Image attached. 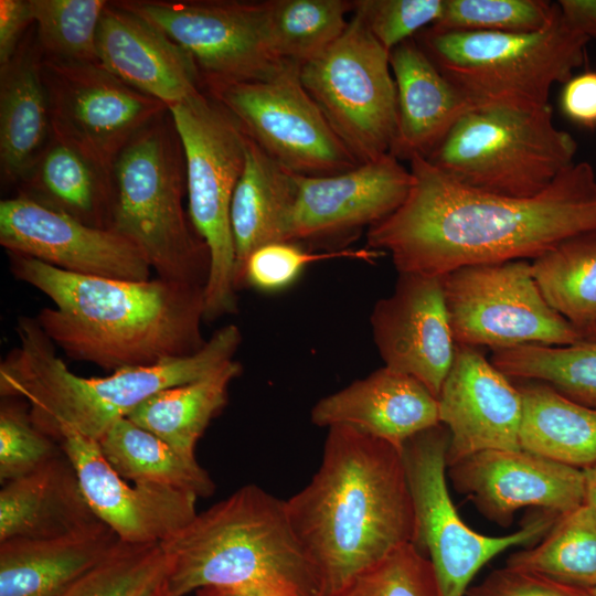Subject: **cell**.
I'll return each mask as SVG.
<instances>
[{
	"mask_svg": "<svg viewBox=\"0 0 596 596\" xmlns=\"http://www.w3.org/2000/svg\"><path fill=\"white\" fill-rule=\"evenodd\" d=\"M409 171L402 205L366 235L368 248L389 253L398 273L444 276L470 265L533 260L596 231V174L586 161L530 198L464 187L419 156L409 160Z\"/></svg>",
	"mask_w": 596,
	"mask_h": 596,
	"instance_id": "obj_1",
	"label": "cell"
},
{
	"mask_svg": "<svg viewBox=\"0 0 596 596\" xmlns=\"http://www.w3.org/2000/svg\"><path fill=\"white\" fill-rule=\"evenodd\" d=\"M10 259L18 279L52 300L35 320L74 360L115 372L188 356L207 341L203 286L79 275L13 253Z\"/></svg>",
	"mask_w": 596,
	"mask_h": 596,
	"instance_id": "obj_2",
	"label": "cell"
},
{
	"mask_svg": "<svg viewBox=\"0 0 596 596\" xmlns=\"http://www.w3.org/2000/svg\"><path fill=\"white\" fill-rule=\"evenodd\" d=\"M285 507L322 596L415 541L402 449L349 426L328 428L317 472Z\"/></svg>",
	"mask_w": 596,
	"mask_h": 596,
	"instance_id": "obj_3",
	"label": "cell"
},
{
	"mask_svg": "<svg viewBox=\"0 0 596 596\" xmlns=\"http://www.w3.org/2000/svg\"><path fill=\"white\" fill-rule=\"evenodd\" d=\"M17 332L19 345L0 365L1 396L25 401L34 425L55 440L65 428L98 441L153 394L201 380L234 360L242 342L238 327L227 324L191 355L83 377L55 354L35 319L21 318Z\"/></svg>",
	"mask_w": 596,
	"mask_h": 596,
	"instance_id": "obj_4",
	"label": "cell"
},
{
	"mask_svg": "<svg viewBox=\"0 0 596 596\" xmlns=\"http://www.w3.org/2000/svg\"><path fill=\"white\" fill-rule=\"evenodd\" d=\"M160 546L169 558L167 596H189L205 587L322 596L285 501L253 483L196 513Z\"/></svg>",
	"mask_w": 596,
	"mask_h": 596,
	"instance_id": "obj_5",
	"label": "cell"
},
{
	"mask_svg": "<svg viewBox=\"0 0 596 596\" xmlns=\"http://www.w3.org/2000/svg\"><path fill=\"white\" fill-rule=\"evenodd\" d=\"M111 174L110 228L143 253L158 277L205 287L210 252L183 209L184 155L169 109L126 145Z\"/></svg>",
	"mask_w": 596,
	"mask_h": 596,
	"instance_id": "obj_6",
	"label": "cell"
},
{
	"mask_svg": "<svg viewBox=\"0 0 596 596\" xmlns=\"http://www.w3.org/2000/svg\"><path fill=\"white\" fill-rule=\"evenodd\" d=\"M415 40L472 108H541L551 87L586 61L588 39L572 30L558 6L553 21L529 33L419 32Z\"/></svg>",
	"mask_w": 596,
	"mask_h": 596,
	"instance_id": "obj_7",
	"label": "cell"
},
{
	"mask_svg": "<svg viewBox=\"0 0 596 596\" xmlns=\"http://www.w3.org/2000/svg\"><path fill=\"white\" fill-rule=\"evenodd\" d=\"M575 138L541 108H472L426 157L455 182L482 192L530 198L574 163Z\"/></svg>",
	"mask_w": 596,
	"mask_h": 596,
	"instance_id": "obj_8",
	"label": "cell"
},
{
	"mask_svg": "<svg viewBox=\"0 0 596 596\" xmlns=\"http://www.w3.org/2000/svg\"><path fill=\"white\" fill-rule=\"evenodd\" d=\"M185 162L188 214L210 252L204 321L235 312V249L231 204L245 163V134L209 94L169 107Z\"/></svg>",
	"mask_w": 596,
	"mask_h": 596,
	"instance_id": "obj_9",
	"label": "cell"
},
{
	"mask_svg": "<svg viewBox=\"0 0 596 596\" xmlns=\"http://www.w3.org/2000/svg\"><path fill=\"white\" fill-rule=\"evenodd\" d=\"M300 79L359 164L391 152L397 97L390 52L358 12L337 42L300 66Z\"/></svg>",
	"mask_w": 596,
	"mask_h": 596,
	"instance_id": "obj_10",
	"label": "cell"
},
{
	"mask_svg": "<svg viewBox=\"0 0 596 596\" xmlns=\"http://www.w3.org/2000/svg\"><path fill=\"white\" fill-rule=\"evenodd\" d=\"M449 439L448 429L439 423L409 438L402 454L415 513L413 544L430 561L441 596H466L485 564L511 546L544 536L560 515L543 511L503 536L483 535L469 528L448 492Z\"/></svg>",
	"mask_w": 596,
	"mask_h": 596,
	"instance_id": "obj_11",
	"label": "cell"
},
{
	"mask_svg": "<svg viewBox=\"0 0 596 596\" xmlns=\"http://www.w3.org/2000/svg\"><path fill=\"white\" fill-rule=\"evenodd\" d=\"M443 286L457 345L497 351L584 340L545 300L530 260L460 267L443 276Z\"/></svg>",
	"mask_w": 596,
	"mask_h": 596,
	"instance_id": "obj_12",
	"label": "cell"
},
{
	"mask_svg": "<svg viewBox=\"0 0 596 596\" xmlns=\"http://www.w3.org/2000/svg\"><path fill=\"white\" fill-rule=\"evenodd\" d=\"M268 156L300 175H329L359 163L332 130L290 62L264 79L205 86Z\"/></svg>",
	"mask_w": 596,
	"mask_h": 596,
	"instance_id": "obj_13",
	"label": "cell"
},
{
	"mask_svg": "<svg viewBox=\"0 0 596 596\" xmlns=\"http://www.w3.org/2000/svg\"><path fill=\"white\" fill-rule=\"evenodd\" d=\"M185 50L204 86L264 79L284 63L265 31L263 2L121 0Z\"/></svg>",
	"mask_w": 596,
	"mask_h": 596,
	"instance_id": "obj_14",
	"label": "cell"
},
{
	"mask_svg": "<svg viewBox=\"0 0 596 596\" xmlns=\"http://www.w3.org/2000/svg\"><path fill=\"white\" fill-rule=\"evenodd\" d=\"M53 137L108 173L126 145L168 106L98 64L41 58Z\"/></svg>",
	"mask_w": 596,
	"mask_h": 596,
	"instance_id": "obj_15",
	"label": "cell"
},
{
	"mask_svg": "<svg viewBox=\"0 0 596 596\" xmlns=\"http://www.w3.org/2000/svg\"><path fill=\"white\" fill-rule=\"evenodd\" d=\"M0 244L62 270L124 280L150 279L143 253L113 228L95 227L20 194L0 202Z\"/></svg>",
	"mask_w": 596,
	"mask_h": 596,
	"instance_id": "obj_16",
	"label": "cell"
},
{
	"mask_svg": "<svg viewBox=\"0 0 596 596\" xmlns=\"http://www.w3.org/2000/svg\"><path fill=\"white\" fill-rule=\"evenodd\" d=\"M370 322L384 366L418 380L438 397L456 352L443 276L398 273Z\"/></svg>",
	"mask_w": 596,
	"mask_h": 596,
	"instance_id": "obj_17",
	"label": "cell"
},
{
	"mask_svg": "<svg viewBox=\"0 0 596 596\" xmlns=\"http://www.w3.org/2000/svg\"><path fill=\"white\" fill-rule=\"evenodd\" d=\"M290 242L330 243L369 228L406 199L412 174L391 153L329 175L297 174Z\"/></svg>",
	"mask_w": 596,
	"mask_h": 596,
	"instance_id": "obj_18",
	"label": "cell"
},
{
	"mask_svg": "<svg viewBox=\"0 0 596 596\" xmlns=\"http://www.w3.org/2000/svg\"><path fill=\"white\" fill-rule=\"evenodd\" d=\"M447 472L454 489L501 526L524 507L561 515L585 502L582 469L523 449L480 451L448 466Z\"/></svg>",
	"mask_w": 596,
	"mask_h": 596,
	"instance_id": "obj_19",
	"label": "cell"
},
{
	"mask_svg": "<svg viewBox=\"0 0 596 596\" xmlns=\"http://www.w3.org/2000/svg\"><path fill=\"white\" fill-rule=\"evenodd\" d=\"M56 441L71 460L95 515L120 541L161 544L196 515L198 498L192 493L147 483L129 485L107 462L98 441L65 428Z\"/></svg>",
	"mask_w": 596,
	"mask_h": 596,
	"instance_id": "obj_20",
	"label": "cell"
},
{
	"mask_svg": "<svg viewBox=\"0 0 596 596\" xmlns=\"http://www.w3.org/2000/svg\"><path fill=\"white\" fill-rule=\"evenodd\" d=\"M437 401L439 423L450 435L447 467L485 450L521 449V394L477 348L456 344Z\"/></svg>",
	"mask_w": 596,
	"mask_h": 596,
	"instance_id": "obj_21",
	"label": "cell"
},
{
	"mask_svg": "<svg viewBox=\"0 0 596 596\" xmlns=\"http://www.w3.org/2000/svg\"><path fill=\"white\" fill-rule=\"evenodd\" d=\"M97 43L104 68L168 108L202 92L200 72L189 53L115 1L105 9Z\"/></svg>",
	"mask_w": 596,
	"mask_h": 596,
	"instance_id": "obj_22",
	"label": "cell"
},
{
	"mask_svg": "<svg viewBox=\"0 0 596 596\" xmlns=\"http://www.w3.org/2000/svg\"><path fill=\"white\" fill-rule=\"evenodd\" d=\"M311 422L349 426L398 448L439 424L438 401L418 380L383 366L318 401Z\"/></svg>",
	"mask_w": 596,
	"mask_h": 596,
	"instance_id": "obj_23",
	"label": "cell"
},
{
	"mask_svg": "<svg viewBox=\"0 0 596 596\" xmlns=\"http://www.w3.org/2000/svg\"><path fill=\"white\" fill-rule=\"evenodd\" d=\"M396 86V159L428 157L472 107L439 72L415 38L390 52Z\"/></svg>",
	"mask_w": 596,
	"mask_h": 596,
	"instance_id": "obj_24",
	"label": "cell"
},
{
	"mask_svg": "<svg viewBox=\"0 0 596 596\" xmlns=\"http://www.w3.org/2000/svg\"><path fill=\"white\" fill-rule=\"evenodd\" d=\"M100 521L64 454L1 485L0 543L63 536Z\"/></svg>",
	"mask_w": 596,
	"mask_h": 596,
	"instance_id": "obj_25",
	"label": "cell"
},
{
	"mask_svg": "<svg viewBox=\"0 0 596 596\" xmlns=\"http://www.w3.org/2000/svg\"><path fill=\"white\" fill-rule=\"evenodd\" d=\"M119 541L98 521L54 539L0 543V596H61Z\"/></svg>",
	"mask_w": 596,
	"mask_h": 596,
	"instance_id": "obj_26",
	"label": "cell"
},
{
	"mask_svg": "<svg viewBox=\"0 0 596 596\" xmlns=\"http://www.w3.org/2000/svg\"><path fill=\"white\" fill-rule=\"evenodd\" d=\"M297 194V173L245 135V163L231 204L237 288L244 264L255 249L274 242H290Z\"/></svg>",
	"mask_w": 596,
	"mask_h": 596,
	"instance_id": "obj_27",
	"label": "cell"
},
{
	"mask_svg": "<svg viewBox=\"0 0 596 596\" xmlns=\"http://www.w3.org/2000/svg\"><path fill=\"white\" fill-rule=\"evenodd\" d=\"M41 58L28 41L0 65V166L9 182L21 181L53 137Z\"/></svg>",
	"mask_w": 596,
	"mask_h": 596,
	"instance_id": "obj_28",
	"label": "cell"
},
{
	"mask_svg": "<svg viewBox=\"0 0 596 596\" xmlns=\"http://www.w3.org/2000/svg\"><path fill=\"white\" fill-rule=\"evenodd\" d=\"M21 193L84 224L110 228L113 174L71 145L52 137L20 181Z\"/></svg>",
	"mask_w": 596,
	"mask_h": 596,
	"instance_id": "obj_29",
	"label": "cell"
},
{
	"mask_svg": "<svg viewBox=\"0 0 596 596\" xmlns=\"http://www.w3.org/2000/svg\"><path fill=\"white\" fill-rule=\"evenodd\" d=\"M511 380L522 400L521 449L582 470L595 466L596 409L544 382Z\"/></svg>",
	"mask_w": 596,
	"mask_h": 596,
	"instance_id": "obj_30",
	"label": "cell"
},
{
	"mask_svg": "<svg viewBox=\"0 0 596 596\" xmlns=\"http://www.w3.org/2000/svg\"><path fill=\"white\" fill-rule=\"evenodd\" d=\"M241 371V364L232 360L201 380L159 391L127 418L177 451L194 457L198 440L225 407L230 384Z\"/></svg>",
	"mask_w": 596,
	"mask_h": 596,
	"instance_id": "obj_31",
	"label": "cell"
},
{
	"mask_svg": "<svg viewBox=\"0 0 596 596\" xmlns=\"http://www.w3.org/2000/svg\"><path fill=\"white\" fill-rule=\"evenodd\" d=\"M103 456L125 480L206 498L215 483L195 456H185L130 419L116 422L98 440Z\"/></svg>",
	"mask_w": 596,
	"mask_h": 596,
	"instance_id": "obj_32",
	"label": "cell"
},
{
	"mask_svg": "<svg viewBox=\"0 0 596 596\" xmlns=\"http://www.w3.org/2000/svg\"><path fill=\"white\" fill-rule=\"evenodd\" d=\"M508 567L570 586H596V509L583 502L561 514L533 547L511 554Z\"/></svg>",
	"mask_w": 596,
	"mask_h": 596,
	"instance_id": "obj_33",
	"label": "cell"
},
{
	"mask_svg": "<svg viewBox=\"0 0 596 596\" xmlns=\"http://www.w3.org/2000/svg\"><path fill=\"white\" fill-rule=\"evenodd\" d=\"M531 269L549 305L581 333L596 323V231L562 241Z\"/></svg>",
	"mask_w": 596,
	"mask_h": 596,
	"instance_id": "obj_34",
	"label": "cell"
},
{
	"mask_svg": "<svg viewBox=\"0 0 596 596\" xmlns=\"http://www.w3.org/2000/svg\"><path fill=\"white\" fill-rule=\"evenodd\" d=\"M354 1L273 0L263 2L265 31L275 56L302 66L344 33Z\"/></svg>",
	"mask_w": 596,
	"mask_h": 596,
	"instance_id": "obj_35",
	"label": "cell"
},
{
	"mask_svg": "<svg viewBox=\"0 0 596 596\" xmlns=\"http://www.w3.org/2000/svg\"><path fill=\"white\" fill-rule=\"evenodd\" d=\"M490 361L510 379L544 382L568 398L596 409V341L520 345L492 351Z\"/></svg>",
	"mask_w": 596,
	"mask_h": 596,
	"instance_id": "obj_36",
	"label": "cell"
},
{
	"mask_svg": "<svg viewBox=\"0 0 596 596\" xmlns=\"http://www.w3.org/2000/svg\"><path fill=\"white\" fill-rule=\"evenodd\" d=\"M109 1L30 0L43 57L98 64V29Z\"/></svg>",
	"mask_w": 596,
	"mask_h": 596,
	"instance_id": "obj_37",
	"label": "cell"
},
{
	"mask_svg": "<svg viewBox=\"0 0 596 596\" xmlns=\"http://www.w3.org/2000/svg\"><path fill=\"white\" fill-rule=\"evenodd\" d=\"M168 568L160 544L119 541L61 596H148L164 582Z\"/></svg>",
	"mask_w": 596,
	"mask_h": 596,
	"instance_id": "obj_38",
	"label": "cell"
},
{
	"mask_svg": "<svg viewBox=\"0 0 596 596\" xmlns=\"http://www.w3.org/2000/svg\"><path fill=\"white\" fill-rule=\"evenodd\" d=\"M557 3L545 0H444L437 31L529 33L554 19Z\"/></svg>",
	"mask_w": 596,
	"mask_h": 596,
	"instance_id": "obj_39",
	"label": "cell"
},
{
	"mask_svg": "<svg viewBox=\"0 0 596 596\" xmlns=\"http://www.w3.org/2000/svg\"><path fill=\"white\" fill-rule=\"evenodd\" d=\"M327 596H441L433 565L405 544Z\"/></svg>",
	"mask_w": 596,
	"mask_h": 596,
	"instance_id": "obj_40",
	"label": "cell"
},
{
	"mask_svg": "<svg viewBox=\"0 0 596 596\" xmlns=\"http://www.w3.org/2000/svg\"><path fill=\"white\" fill-rule=\"evenodd\" d=\"M0 406V483L25 476L63 454L61 445L39 429L29 405L2 397Z\"/></svg>",
	"mask_w": 596,
	"mask_h": 596,
	"instance_id": "obj_41",
	"label": "cell"
},
{
	"mask_svg": "<svg viewBox=\"0 0 596 596\" xmlns=\"http://www.w3.org/2000/svg\"><path fill=\"white\" fill-rule=\"evenodd\" d=\"M375 253L370 248L312 253L296 242L269 243L255 249L246 259L241 287L246 284L260 291H279L290 286L315 262L334 257L369 259L376 256Z\"/></svg>",
	"mask_w": 596,
	"mask_h": 596,
	"instance_id": "obj_42",
	"label": "cell"
},
{
	"mask_svg": "<svg viewBox=\"0 0 596 596\" xmlns=\"http://www.w3.org/2000/svg\"><path fill=\"white\" fill-rule=\"evenodd\" d=\"M444 0H360L358 12L376 41L391 52L440 18Z\"/></svg>",
	"mask_w": 596,
	"mask_h": 596,
	"instance_id": "obj_43",
	"label": "cell"
},
{
	"mask_svg": "<svg viewBox=\"0 0 596 596\" xmlns=\"http://www.w3.org/2000/svg\"><path fill=\"white\" fill-rule=\"evenodd\" d=\"M466 596H594L590 590L570 586L529 572L503 567L470 586Z\"/></svg>",
	"mask_w": 596,
	"mask_h": 596,
	"instance_id": "obj_44",
	"label": "cell"
},
{
	"mask_svg": "<svg viewBox=\"0 0 596 596\" xmlns=\"http://www.w3.org/2000/svg\"><path fill=\"white\" fill-rule=\"evenodd\" d=\"M561 108L572 121L596 127V72H583L564 84Z\"/></svg>",
	"mask_w": 596,
	"mask_h": 596,
	"instance_id": "obj_45",
	"label": "cell"
},
{
	"mask_svg": "<svg viewBox=\"0 0 596 596\" xmlns=\"http://www.w3.org/2000/svg\"><path fill=\"white\" fill-rule=\"evenodd\" d=\"M31 23L34 21L30 0L0 1V65L15 55Z\"/></svg>",
	"mask_w": 596,
	"mask_h": 596,
	"instance_id": "obj_46",
	"label": "cell"
},
{
	"mask_svg": "<svg viewBox=\"0 0 596 596\" xmlns=\"http://www.w3.org/2000/svg\"><path fill=\"white\" fill-rule=\"evenodd\" d=\"M556 3L572 30L588 40L596 39V0H560Z\"/></svg>",
	"mask_w": 596,
	"mask_h": 596,
	"instance_id": "obj_47",
	"label": "cell"
},
{
	"mask_svg": "<svg viewBox=\"0 0 596 596\" xmlns=\"http://www.w3.org/2000/svg\"><path fill=\"white\" fill-rule=\"evenodd\" d=\"M194 596H280L256 588L205 587L196 590Z\"/></svg>",
	"mask_w": 596,
	"mask_h": 596,
	"instance_id": "obj_48",
	"label": "cell"
},
{
	"mask_svg": "<svg viewBox=\"0 0 596 596\" xmlns=\"http://www.w3.org/2000/svg\"><path fill=\"white\" fill-rule=\"evenodd\" d=\"M585 480V502L596 509V465L583 470Z\"/></svg>",
	"mask_w": 596,
	"mask_h": 596,
	"instance_id": "obj_49",
	"label": "cell"
},
{
	"mask_svg": "<svg viewBox=\"0 0 596 596\" xmlns=\"http://www.w3.org/2000/svg\"><path fill=\"white\" fill-rule=\"evenodd\" d=\"M582 334L585 340L596 341V323L584 330Z\"/></svg>",
	"mask_w": 596,
	"mask_h": 596,
	"instance_id": "obj_50",
	"label": "cell"
},
{
	"mask_svg": "<svg viewBox=\"0 0 596 596\" xmlns=\"http://www.w3.org/2000/svg\"><path fill=\"white\" fill-rule=\"evenodd\" d=\"M148 596H167L164 592L163 583L157 589L150 593Z\"/></svg>",
	"mask_w": 596,
	"mask_h": 596,
	"instance_id": "obj_51",
	"label": "cell"
},
{
	"mask_svg": "<svg viewBox=\"0 0 596 596\" xmlns=\"http://www.w3.org/2000/svg\"><path fill=\"white\" fill-rule=\"evenodd\" d=\"M590 592L594 596H596V586Z\"/></svg>",
	"mask_w": 596,
	"mask_h": 596,
	"instance_id": "obj_52",
	"label": "cell"
}]
</instances>
